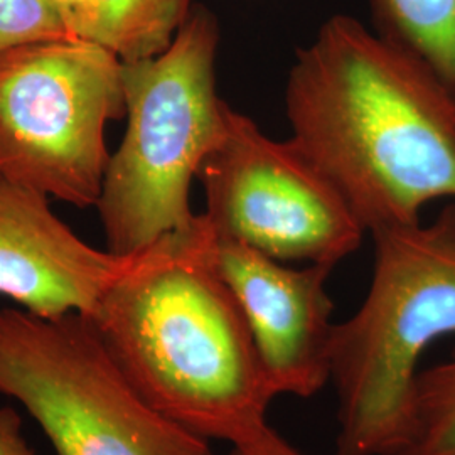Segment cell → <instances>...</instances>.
<instances>
[{"label":"cell","mask_w":455,"mask_h":455,"mask_svg":"<svg viewBox=\"0 0 455 455\" xmlns=\"http://www.w3.org/2000/svg\"><path fill=\"white\" fill-rule=\"evenodd\" d=\"M214 235L280 261L334 267L355 253L364 228L332 182L293 144L275 140L231 108L227 137L203 163Z\"/></svg>","instance_id":"7"},{"label":"cell","mask_w":455,"mask_h":455,"mask_svg":"<svg viewBox=\"0 0 455 455\" xmlns=\"http://www.w3.org/2000/svg\"><path fill=\"white\" fill-rule=\"evenodd\" d=\"M68 37L73 34L56 0H0V52Z\"/></svg>","instance_id":"13"},{"label":"cell","mask_w":455,"mask_h":455,"mask_svg":"<svg viewBox=\"0 0 455 455\" xmlns=\"http://www.w3.org/2000/svg\"><path fill=\"white\" fill-rule=\"evenodd\" d=\"M73 37L108 49L122 63L159 56L193 11V0H56Z\"/></svg>","instance_id":"10"},{"label":"cell","mask_w":455,"mask_h":455,"mask_svg":"<svg viewBox=\"0 0 455 455\" xmlns=\"http://www.w3.org/2000/svg\"><path fill=\"white\" fill-rule=\"evenodd\" d=\"M376 34L428 66L455 95V0H371Z\"/></svg>","instance_id":"11"},{"label":"cell","mask_w":455,"mask_h":455,"mask_svg":"<svg viewBox=\"0 0 455 455\" xmlns=\"http://www.w3.org/2000/svg\"><path fill=\"white\" fill-rule=\"evenodd\" d=\"M393 455H455V355L420 371L407 437Z\"/></svg>","instance_id":"12"},{"label":"cell","mask_w":455,"mask_h":455,"mask_svg":"<svg viewBox=\"0 0 455 455\" xmlns=\"http://www.w3.org/2000/svg\"><path fill=\"white\" fill-rule=\"evenodd\" d=\"M212 259L243 312L275 398H309L323 390L332 368L336 323L325 283L334 267L309 263L292 268L218 235Z\"/></svg>","instance_id":"8"},{"label":"cell","mask_w":455,"mask_h":455,"mask_svg":"<svg viewBox=\"0 0 455 455\" xmlns=\"http://www.w3.org/2000/svg\"><path fill=\"white\" fill-rule=\"evenodd\" d=\"M135 255L83 242L51 212L48 196L0 176V295L19 309L92 315Z\"/></svg>","instance_id":"9"},{"label":"cell","mask_w":455,"mask_h":455,"mask_svg":"<svg viewBox=\"0 0 455 455\" xmlns=\"http://www.w3.org/2000/svg\"><path fill=\"white\" fill-rule=\"evenodd\" d=\"M227 455H307L295 449L292 443L282 439L272 427L261 435L240 445H233Z\"/></svg>","instance_id":"14"},{"label":"cell","mask_w":455,"mask_h":455,"mask_svg":"<svg viewBox=\"0 0 455 455\" xmlns=\"http://www.w3.org/2000/svg\"><path fill=\"white\" fill-rule=\"evenodd\" d=\"M218 19L195 5L159 56L124 63L127 131L108 159L97 210L107 250L133 255L193 228L191 186L227 137L216 90Z\"/></svg>","instance_id":"4"},{"label":"cell","mask_w":455,"mask_h":455,"mask_svg":"<svg viewBox=\"0 0 455 455\" xmlns=\"http://www.w3.org/2000/svg\"><path fill=\"white\" fill-rule=\"evenodd\" d=\"M292 140L364 231L422 221L455 201V95L419 58L358 19H327L285 83Z\"/></svg>","instance_id":"1"},{"label":"cell","mask_w":455,"mask_h":455,"mask_svg":"<svg viewBox=\"0 0 455 455\" xmlns=\"http://www.w3.org/2000/svg\"><path fill=\"white\" fill-rule=\"evenodd\" d=\"M214 233L193 228L139 251L86 315L147 403L201 439L261 435L275 400L235 295L216 270Z\"/></svg>","instance_id":"2"},{"label":"cell","mask_w":455,"mask_h":455,"mask_svg":"<svg viewBox=\"0 0 455 455\" xmlns=\"http://www.w3.org/2000/svg\"><path fill=\"white\" fill-rule=\"evenodd\" d=\"M124 63L78 37L0 52V176L49 199L97 208L110 154L107 125L125 116Z\"/></svg>","instance_id":"6"},{"label":"cell","mask_w":455,"mask_h":455,"mask_svg":"<svg viewBox=\"0 0 455 455\" xmlns=\"http://www.w3.org/2000/svg\"><path fill=\"white\" fill-rule=\"evenodd\" d=\"M0 455H36L22 435V422L12 408H0Z\"/></svg>","instance_id":"15"},{"label":"cell","mask_w":455,"mask_h":455,"mask_svg":"<svg viewBox=\"0 0 455 455\" xmlns=\"http://www.w3.org/2000/svg\"><path fill=\"white\" fill-rule=\"evenodd\" d=\"M370 235V291L356 314L334 327L336 455L395 454L407 437L423 355L455 336V201L428 225Z\"/></svg>","instance_id":"3"},{"label":"cell","mask_w":455,"mask_h":455,"mask_svg":"<svg viewBox=\"0 0 455 455\" xmlns=\"http://www.w3.org/2000/svg\"><path fill=\"white\" fill-rule=\"evenodd\" d=\"M0 395L29 411L58 455H214L132 388L76 312L0 310Z\"/></svg>","instance_id":"5"}]
</instances>
